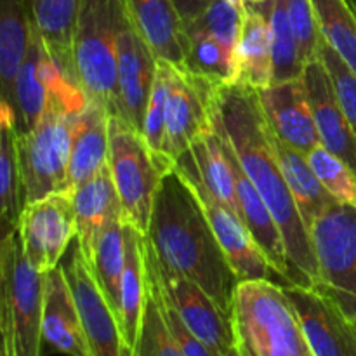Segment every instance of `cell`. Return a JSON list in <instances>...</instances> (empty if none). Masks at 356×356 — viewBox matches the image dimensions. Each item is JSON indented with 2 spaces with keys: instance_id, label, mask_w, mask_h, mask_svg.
I'll return each instance as SVG.
<instances>
[{
  "instance_id": "6da1fadb",
  "label": "cell",
  "mask_w": 356,
  "mask_h": 356,
  "mask_svg": "<svg viewBox=\"0 0 356 356\" xmlns=\"http://www.w3.org/2000/svg\"><path fill=\"white\" fill-rule=\"evenodd\" d=\"M211 118L270 207L284 236L294 285L315 287L318 282V263L312 233L302 221L280 169L273 134L257 99L256 89L242 83L214 86Z\"/></svg>"
},
{
  "instance_id": "7a4b0ae2",
  "label": "cell",
  "mask_w": 356,
  "mask_h": 356,
  "mask_svg": "<svg viewBox=\"0 0 356 356\" xmlns=\"http://www.w3.org/2000/svg\"><path fill=\"white\" fill-rule=\"evenodd\" d=\"M146 240L160 263L200 285L232 316L233 296L240 280L197 198L176 170L163 176Z\"/></svg>"
},
{
  "instance_id": "3957f363",
  "label": "cell",
  "mask_w": 356,
  "mask_h": 356,
  "mask_svg": "<svg viewBox=\"0 0 356 356\" xmlns=\"http://www.w3.org/2000/svg\"><path fill=\"white\" fill-rule=\"evenodd\" d=\"M87 101L79 83L63 76L51 90L37 125L28 132H16L21 209L56 191H66L73 129Z\"/></svg>"
},
{
  "instance_id": "277c9868",
  "label": "cell",
  "mask_w": 356,
  "mask_h": 356,
  "mask_svg": "<svg viewBox=\"0 0 356 356\" xmlns=\"http://www.w3.org/2000/svg\"><path fill=\"white\" fill-rule=\"evenodd\" d=\"M235 337L254 356H315L285 287L270 280H240L233 296Z\"/></svg>"
},
{
  "instance_id": "5b68a950",
  "label": "cell",
  "mask_w": 356,
  "mask_h": 356,
  "mask_svg": "<svg viewBox=\"0 0 356 356\" xmlns=\"http://www.w3.org/2000/svg\"><path fill=\"white\" fill-rule=\"evenodd\" d=\"M127 21L124 0H83L73 31V79L111 115L118 113V37Z\"/></svg>"
},
{
  "instance_id": "8992f818",
  "label": "cell",
  "mask_w": 356,
  "mask_h": 356,
  "mask_svg": "<svg viewBox=\"0 0 356 356\" xmlns=\"http://www.w3.org/2000/svg\"><path fill=\"white\" fill-rule=\"evenodd\" d=\"M45 275L23 252L16 228L0 245V330L13 337L14 356H42Z\"/></svg>"
},
{
  "instance_id": "52a82bcc",
  "label": "cell",
  "mask_w": 356,
  "mask_h": 356,
  "mask_svg": "<svg viewBox=\"0 0 356 356\" xmlns=\"http://www.w3.org/2000/svg\"><path fill=\"white\" fill-rule=\"evenodd\" d=\"M108 163L120 197L124 219L143 235H148L156 193L167 172L141 132L118 115L110 117Z\"/></svg>"
},
{
  "instance_id": "ba28073f",
  "label": "cell",
  "mask_w": 356,
  "mask_h": 356,
  "mask_svg": "<svg viewBox=\"0 0 356 356\" xmlns=\"http://www.w3.org/2000/svg\"><path fill=\"white\" fill-rule=\"evenodd\" d=\"M174 170L197 198L236 278L238 280H270L284 287H291V282L285 280L275 270L266 254L257 245L245 222L238 216L233 214L228 207H225L205 186L190 152L184 153L177 160Z\"/></svg>"
},
{
  "instance_id": "9c48e42d",
  "label": "cell",
  "mask_w": 356,
  "mask_h": 356,
  "mask_svg": "<svg viewBox=\"0 0 356 356\" xmlns=\"http://www.w3.org/2000/svg\"><path fill=\"white\" fill-rule=\"evenodd\" d=\"M313 249L318 263L315 287L356 318V207L334 204L313 222Z\"/></svg>"
},
{
  "instance_id": "30bf717a",
  "label": "cell",
  "mask_w": 356,
  "mask_h": 356,
  "mask_svg": "<svg viewBox=\"0 0 356 356\" xmlns=\"http://www.w3.org/2000/svg\"><path fill=\"white\" fill-rule=\"evenodd\" d=\"M145 254L146 266L167 301L179 313L184 325L216 355H228L236 343L232 316L226 315L200 285L160 263L148 240L145 242Z\"/></svg>"
},
{
  "instance_id": "8fae6325",
  "label": "cell",
  "mask_w": 356,
  "mask_h": 356,
  "mask_svg": "<svg viewBox=\"0 0 356 356\" xmlns=\"http://www.w3.org/2000/svg\"><path fill=\"white\" fill-rule=\"evenodd\" d=\"M16 229L28 263L38 273L54 270L76 236L72 193L56 191L23 205Z\"/></svg>"
},
{
  "instance_id": "7c38bea8",
  "label": "cell",
  "mask_w": 356,
  "mask_h": 356,
  "mask_svg": "<svg viewBox=\"0 0 356 356\" xmlns=\"http://www.w3.org/2000/svg\"><path fill=\"white\" fill-rule=\"evenodd\" d=\"M212 89L214 83L193 75L184 66L174 65L163 139V153L174 167L190 152L191 143L212 125Z\"/></svg>"
},
{
  "instance_id": "4fadbf2b",
  "label": "cell",
  "mask_w": 356,
  "mask_h": 356,
  "mask_svg": "<svg viewBox=\"0 0 356 356\" xmlns=\"http://www.w3.org/2000/svg\"><path fill=\"white\" fill-rule=\"evenodd\" d=\"M63 270L75 298L90 356H132L122 339L117 318L79 245L73 249L72 259Z\"/></svg>"
},
{
  "instance_id": "5bb4252c",
  "label": "cell",
  "mask_w": 356,
  "mask_h": 356,
  "mask_svg": "<svg viewBox=\"0 0 356 356\" xmlns=\"http://www.w3.org/2000/svg\"><path fill=\"white\" fill-rule=\"evenodd\" d=\"M285 292L298 309L315 356H356V330L330 296L316 287L291 285Z\"/></svg>"
},
{
  "instance_id": "9a60e30c",
  "label": "cell",
  "mask_w": 356,
  "mask_h": 356,
  "mask_svg": "<svg viewBox=\"0 0 356 356\" xmlns=\"http://www.w3.org/2000/svg\"><path fill=\"white\" fill-rule=\"evenodd\" d=\"M156 58L131 19L118 37V117L139 132L156 73Z\"/></svg>"
},
{
  "instance_id": "2e32d148",
  "label": "cell",
  "mask_w": 356,
  "mask_h": 356,
  "mask_svg": "<svg viewBox=\"0 0 356 356\" xmlns=\"http://www.w3.org/2000/svg\"><path fill=\"white\" fill-rule=\"evenodd\" d=\"M256 92L268 125L277 138L302 153L322 145L302 76L273 82Z\"/></svg>"
},
{
  "instance_id": "e0dca14e",
  "label": "cell",
  "mask_w": 356,
  "mask_h": 356,
  "mask_svg": "<svg viewBox=\"0 0 356 356\" xmlns=\"http://www.w3.org/2000/svg\"><path fill=\"white\" fill-rule=\"evenodd\" d=\"M302 80L320 143L334 155L343 159L356 172V136L341 108L322 56L305 66Z\"/></svg>"
},
{
  "instance_id": "ac0fdd59",
  "label": "cell",
  "mask_w": 356,
  "mask_h": 356,
  "mask_svg": "<svg viewBox=\"0 0 356 356\" xmlns=\"http://www.w3.org/2000/svg\"><path fill=\"white\" fill-rule=\"evenodd\" d=\"M63 76H68L49 52L40 31L33 24L30 45L16 80L17 132H28L37 125L47 106L51 90ZM70 79V76H68Z\"/></svg>"
},
{
  "instance_id": "d6986e66",
  "label": "cell",
  "mask_w": 356,
  "mask_h": 356,
  "mask_svg": "<svg viewBox=\"0 0 356 356\" xmlns=\"http://www.w3.org/2000/svg\"><path fill=\"white\" fill-rule=\"evenodd\" d=\"M70 193H72L73 209H75L76 245L80 247L90 266L94 261L96 243L103 229L111 221L124 218L110 163H106L99 172L94 174L86 183L79 184Z\"/></svg>"
},
{
  "instance_id": "ffe728a7",
  "label": "cell",
  "mask_w": 356,
  "mask_h": 356,
  "mask_svg": "<svg viewBox=\"0 0 356 356\" xmlns=\"http://www.w3.org/2000/svg\"><path fill=\"white\" fill-rule=\"evenodd\" d=\"M42 336L44 343L59 353L90 356L75 298L63 266H56L45 273Z\"/></svg>"
},
{
  "instance_id": "44dd1931",
  "label": "cell",
  "mask_w": 356,
  "mask_h": 356,
  "mask_svg": "<svg viewBox=\"0 0 356 356\" xmlns=\"http://www.w3.org/2000/svg\"><path fill=\"white\" fill-rule=\"evenodd\" d=\"M110 117V110L94 99L87 101L86 108L76 117L72 152H70L66 191H73L108 163Z\"/></svg>"
},
{
  "instance_id": "7402d4cb",
  "label": "cell",
  "mask_w": 356,
  "mask_h": 356,
  "mask_svg": "<svg viewBox=\"0 0 356 356\" xmlns=\"http://www.w3.org/2000/svg\"><path fill=\"white\" fill-rule=\"evenodd\" d=\"M145 242L146 235L125 221V268L122 275L117 322L122 339L132 356L138 346L148 292Z\"/></svg>"
},
{
  "instance_id": "603a6c76",
  "label": "cell",
  "mask_w": 356,
  "mask_h": 356,
  "mask_svg": "<svg viewBox=\"0 0 356 356\" xmlns=\"http://www.w3.org/2000/svg\"><path fill=\"white\" fill-rule=\"evenodd\" d=\"M216 131H218V129H216ZM219 134H221V132H219ZM222 139H225L226 148H228V153H229V159H232V163H233V170H235L236 193H238V202H240V209H242L243 221H245L249 232L252 233L257 245L261 247V250L266 254L270 263L273 264L275 270H277L285 280H289L292 285H294V280H292L291 263H289V256H287V250H285V242H284V236H282L280 228H278L277 221H275L273 214H271L266 202L263 200V197H261L259 191L256 190L252 181L249 179L245 170L242 169L238 159H236V155L233 153L232 146H229V143L226 141L225 136H222Z\"/></svg>"
},
{
  "instance_id": "cb8c5ba5",
  "label": "cell",
  "mask_w": 356,
  "mask_h": 356,
  "mask_svg": "<svg viewBox=\"0 0 356 356\" xmlns=\"http://www.w3.org/2000/svg\"><path fill=\"white\" fill-rule=\"evenodd\" d=\"M125 10L159 59L183 66L184 26L172 0H124Z\"/></svg>"
},
{
  "instance_id": "d4e9b609",
  "label": "cell",
  "mask_w": 356,
  "mask_h": 356,
  "mask_svg": "<svg viewBox=\"0 0 356 356\" xmlns=\"http://www.w3.org/2000/svg\"><path fill=\"white\" fill-rule=\"evenodd\" d=\"M275 82L273 47L268 17L259 7L247 3L235 45V83L264 89Z\"/></svg>"
},
{
  "instance_id": "484cf974",
  "label": "cell",
  "mask_w": 356,
  "mask_h": 356,
  "mask_svg": "<svg viewBox=\"0 0 356 356\" xmlns=\"http://www.w3.org/2000/svg\"><path fill=\"white\" fill-rule=\"evenodd\" d=\"M30 0H0V80L2 101L16 111V80L33 31Z\"/></svg>"
},
{
  "instance_id": "4316f807",
  "label": "cell",
  "mask_w": 356,
  "mask_h": 356,
  "mask_svg": "<svg viewBox=\"0 0 356 356\" xmlns=\"http://www.w3.org/2000/svg\"><path fill=\"white\" fill-rule=\"evenodd\" d=\"M190 153L205 186L225 207H228L243 221L232 159L225 139L216 131L214 125H211L191 143Z\"/></svg>"
},
{
  "instance_id": "83f0119b",
  "label": "cell",
  "mask_w": 356,
  "mask_h": 356,
  "mask_svg": "<svg viewBox=\"0 0 356 356\" xmlns=\"http://www.w3.org/2000/svg\"><path fill=\"white\" fill-rule=\"evenodd\" d=\"M271 134H273V131H271ZM273 146L280 169L284 172L285 181H287L289 190H291L296 205L301 212L302 221H305L306 228L312 229L315 219L337 202L327 193L323 184L320 183L316 174L313 172L306 153L287 145L275 134Z\"/></svg>"
},
{
  "instance_id": "f1b7e54d",
  "label": "cell",
  "mask_w": 356,
  "mask_h": 356,
  "mask_svg": "<svg viewBox=\"0 0 356 356\" xmlns=\"http://www.w3.org/2000/svg\"><path fill=\"white\" fill-rule=\"evenodd\" d=\"M83 0H30L33 23L63 72L73 79L72 44Z\"/></svg>"
},
{
  "instance_id": "f546056e",
  "label": "cell",
  "mask_w": 356,
  "mask_h": 356,
  "mask_svg": "<svg viewBox=\"0 0 356 356\" xmlns=\"http://www.w3.org/2000/svg\"><path fill=\"white\" fill-rule=\"evenodd\" d=\"M183 66L193 75L214 83H235V52L207 31L197 26L184 28Z\"/></svg>"
},
{
  "instance_id": "4dcf8cb0",
  "label": "cell",
  "mask_w": 356,
  "mask_h": 356,
  "mask_svg": "<svg viewBox=\"0 0 356 356\" xmlns=\"http://www.w3.org/2000/svg\"><path fill=\"white\" fill-rule=\"evenodd\" d=\"M125 268V219L111 221L96 243L94 261L90 264L101 292L106 298L115 318L120 302V284Z\"/></svg>"
},
{
  "instance_id": "1f68e13d",
  "label": "cell",
  "mask_w": 356,
  "mask_h": 356,
  "mask_svg": "<svg viewBox=\"0 0 356 356\" xmlns=\"http://www.w3.org/2000/svg\"><path fill=\"white\" fill-rule=\"evenodd\" d=\"M16 111L0 103V211L6 225L16 228L21 212V184L16 153Z\"/></svg>"
},
{
  "instance_id": "d6a6232c",
  "label": "cell",
  "mask_w": 356,
  "mask_h": 356,
  "mask_svg": "<svg viewBox=\"0 0 356 356\" xmlns=\"http://www.w3.org/2000/svg\"><path fill=\"white\" fill-rule=\"evenodd\" d=\"M268 17L271 30V47H273L275 82H285L302 76L305 65L299 56L298 40L289 21L285 0H266L254 3Z\"/></svg>"
},
{
  "instance_id": "836d02e7",
  "label": "cell",
  "mask_w": 356,
  "mask_h": 356,
  "mask_svg": "<svg viewBox=\"0 0 356 356\" xmlns=\"http://www.w3.org/2000/svg\"><path fill=\"white\" fill-rule=\"evenodd\" d=\"M322 37L356 73V13L348 0H313Z\"/></svg>"
},
{
  "instance_id": "e575fe53",
  "label": "cell",
  "mask_w": 356,
  "mask_h": 356,
  "mask_svg": "<svg viewBox=\"0 0 356 356\" xmlns=\"http://www.w3.org/2000/svg\"><path fill=\"white\" fill-rule=\"evenodd\" d=\"M172 63L165 59L156 61V73L153 80L152 92H149L148 106L145 113V124H143V138L146 145L156 156L160 165L163 167L167 174L172 172L174 165L167 160L163 153V139H165V113H167V101L170 94V82H172Z\"/></svg>"
},
{
  "instance_id": "d590c367",
  "label": "cell",
  "mask_w": 356,
  "mask_h": 356,
  "mask_svg": "<svg viewBox=\"0 0 356 356\" xmlns=\"http://www.w3.org/2000/svg\"><path fill=\"white\" fill-rule=\"evenodd\" d=\"M146 273H148V292H146L145 315H143L141 332H139L134 356H184L167 325L159 285L149 273L148 266Z\"/></svg>"
},
{
  "instance_id": "8d00e7d4",
  "label": "cell",
  "mask_w": 356,
  "mask_h": 356,
  "mask_svg": "<svg viewBox=\"0 0 356 356\" xmlns=\"http://www.w3.org/2000/svg\"><path fill=\"white\" fill-rule=\"evenodd\" d=\"M313 172L323 184L327 193L339 205H355L356 207V172L323 145L315 146L306 153Z\"/></svg>"
},
{
  "instance_id": "74e56055",
  "label": "cell",
  "mask_w": 356,
  "mask_h": 356,
  "mask_svg": "<svg viewBox=\"0 0 356 356\" xmlns=\"http://www.w3.org/2000/svg\"><path fill=\"white\" fill-rule=\"evenodd\" d=\"M285 6L292 31L298 40L299 56L302 65L306 66L309 61L318 58L323 40L315 6L313 0H285Z\"/></svg>"
},
{
  "instance_id": "f35d334b",
  "label": "cell",
  "mask_w": 356,
  "mask_h": 356,
  "mask_svg": "<svg viewBox=\"0 0 356 356\" xmlns=\"http://www.w3.org/2000/svg\"><path fill=\"white\" fill-rule=\"evenodd\" d=\"M243 13L228 3L226 0H211L205 7L204 13L191 21L188 26H197L200 30L207 31L212 37L232 49L235 52L236 40H238L240 28H242ZM186 28V26H184Z\"/></svg>"
},
{
  "instance_id": "ab89813d",
  "label": "cell",
  "mask_w": 356,
  "mask_h": 356,
  "mask_svg": "<svg viewBox=\"0 0 356 356\" xmlns=\"http://www.w3.org/2000/svg\"><path fill=\"white\" fill-rule=\"evenodd\" d=\"M320 56H322L323 65H325L330 80H332L334 90H336L341 108H343L344 115H346L348 122H350L356 136V73L325 40H322Z\"/></svg>"
},
{
  "instance_id": "60d3db41",
  "label": "cell",
  "mask_w": 356,
  "mask_h": 356,
  "mask_svg": "<svg viewBox=\"0 0 356 356\" xmlns=\"http://www.w3.org/2000/svg\"><path fill=\"white\" fill-rule=\"evenodd\" d=\"M149 273H152V271H149ZM159 291H160V287H159ZM160 301H162V309H163V316H165L167 325H169L170 332H172L174 339H176L177 346L181 348V351H183L184 356H218L214 351L211 350V348L207 346V344L204 343V341L198 339V337L195 336V334L191 332L186 325H184V322L181 320L179 313H177L176 308H174V306L167 301L165 296L162 294V291H160Z\"/></svg>"
},
{
  "instance_id": "b9f144b4",
  "label": "cell",
  "mask_w": 356,
  "mask_h": 356,
  "mask_svg": "<svg viewBox=\"0 0 356 356\" xmlns=\"http://www.w3.org/2000/svg\"><path fill=\"white\" fill-rule=\"evenodd\" d=\"M172 2L176 6L181 21H183V26H188L191 21H195L204 13L211 0H172Z\"/></svg>"
},
{
  "instance_id": "7bdbcfd3",
  "label": "cell",
  "mask_w": 356,
  "mask_h": 356,
  "mask_svg": "<svg viewBox=\"0 0 356 356\" xmlns=\"http://www.w3.org/2000/svg\"><path fill=\"white\" fill-rule=\"evenodd\" d=\"M0 356H14L13 337L9 334H2V351H0Z\"/></svg>"
},
{
  "instance_id": "ee69618b",
  "label": "cell",
  "mask_w": 356,
  "mask_h": 356,
  "mask_svg": "<svg viewBox=\"0 0 356 356\" xmlns=\"http://www.w3.org/2000/svg\"><path fill=\"white\" fill-rule=\"evenodd\" d=\"M226 356H254V355L250 353V350L245 346V344L242 343V341L236 339V343H235V346H233V350L229 351V353L226 355Z\"/></svg>"
},
{
  "instance_id": "f6af8a7d",
  "label": "cell",
  "mask_w": 356,
  "mask_h": 356,
  "mask_svg": "<svg viewBox=\"0 0 356 356\" xmlns=\"http://www.w3.org/2000/svg\"><path fill=\"white\" fill-rule=\"evenodd\" d=\"M348 3H350L351 9H353L355 13H356V0H348Z\"/></svg>"
},
{
  "instance_id": "bcb514c9",
  "label": "cell",
  "mask_w": 356,
  "mask_h": 356,
  "mask_svg": "<svg viewBox=\"0 0 356 356\" xmlns=\"http://www.w3.org/2000/svg\"><path fill=\"white\" fill-rule=\"evenodd\" d=\"M247 3H261V2H266V0H245Z\"/></svg>"
},
{
  "instance_id": "7dc6e473",
  "label": "cell",
  "mask_w": 356,
  "mask_h": 356,
  "mask_svg": "<svg viewBox=\"0 0 356 356\" xmlns=\"http://www.w3.org/2000/svg\"><path fill=\"white\" fill-rule=\"evenodd\" d=\"M351 323H353V327H355V330H356V318L351 320Z\"/></svg>"
}]
</instances>
